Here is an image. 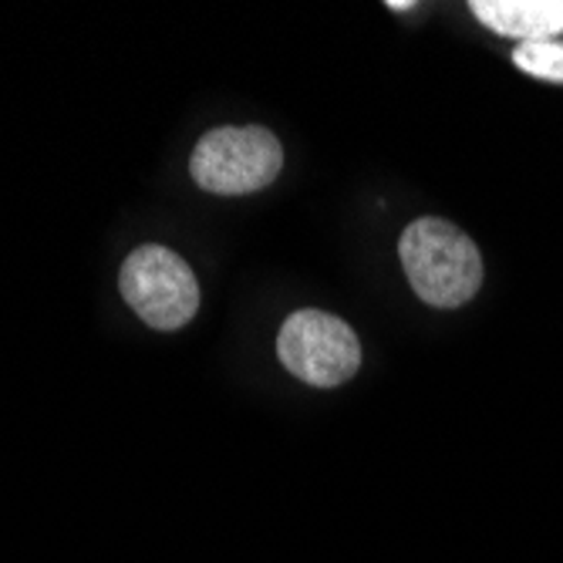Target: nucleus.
I'll return each mask as SVG.
<instances>
[{
    "label": "nucleus",
    "instance_id": "nucleus-1",
    "mask_svg": "<svg viewBox=\"0 0 563 563\" xmlns=\"http://www.w3.org/2000/svg\"><path fill=\"white\" fill-rule=\"evenodd\" d=\"M398 257L419 300L439 311L463 307L483 287L479 246L449 220L422 217L408 223L398 240Z\"/></svg>",
    "mask_w": 563,
    "mask_h": 563
},
{
    "label": "nucleus",
    "instance_id": "nucleus-2",
    "mask_svg": "<svg viewBox=\"0 0 563 563\" xmlns=\"http://www.w3.org/2000/svg\"><path fill=\"white\" fill-rule=\"evenodd\" d=\"M284 169V145L264 125H223L207 132L189 159V176L213 196L267 189Z\"/></svg>",
    "mask_w": 563,
    "mask_h": 563
},
{
    "label": "nucleus",
    "instance_id": "nucleus-3",
    "mask_svg": "<svg viewBox=\"0 0 563 563\" xmlns=\"http://www.w3.org/2000/svg\"><path fill=\"white\" fill-rule=\"evenodd\" d=\"M119 290L132 311L156 331H179L199 311V280L169 246L145 243L119 271Z\"/></svg>",
    "mask_w": 563,
    "mask_h": 563
},
{
    "label": "nucleus",
    "instance_id": "nucleus-4",
    "mask_svg": "<svg viewBox=\"0 0 563 563\" xmlns=\"http://www.w3.org/2000/svg\"><path fill=\"white\" fill-rule=\"evenodd\" d=\"M277 357L303 385L338 388L362 368V341L344 318L321 307H303L280 324Z\"/></svg>",
    "mask_w": 563,
    "mask_h": 563
},
{
    "label": "nucleus",
    "instance_id": "nucleus-5",
    "mask_svg": "<svg viewBox=\"0 0 563 563\" xmlns=\"http://www.w3.org/2000/svg\"><path fill=\"white\" fill-rule=\"evenodd\" d=\"M470 11L496 34L527 41H553L563 34V0H476Z\"/></svg>",
    "mask_w": 563,
    "mask_h": 563
},
{
    "label": "nucleus",
    "instance_id": "nucleus-6",
    "mask_svg": "<svg viewBox=\"0 0 563 563\" xmlns=\"http://www.w3.org/2000/svg\"><path fill=\"white\" fill-rule=\"evenodd\" d=\"M514 65L533 78H543V81H556L563 85V41H527V44H517L514 51Z\"/></svg>",
    "mask_w": 563,
    "mask_h": 563
},
{
    "label": "nucleus",
    "instance_id": "nucleus-7",
    "mask_svg": "<svg viewBox=\"0 0 563 563\" xmlns=\"http://www.w3.org/2000/svg\"><path fill=\"white\" fill-rule=\"evenodd\" d=\"M388 11H412V0H391Z\"/></svg>",
    "mask_w": 563,
    "mask_h": 563
}]
</instances>
